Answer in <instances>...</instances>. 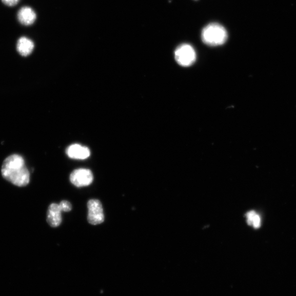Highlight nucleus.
I'll list each match as a JSON object with an SVG mask.
<instances>
[{
    "label": "nucleus",
    "instance_id": "f257e3e1",
    "mask_svg": "<svg viewBox=\"0 0 296 296\" xmlns=\"http://www.w3.org/2000/svg\"><path fill=\"white\" fill-rule=\"evenodd\" d=\"M2 173L6 180L18 187L27 186L30 182V174L25 160L18 154L11 155L5 160Z\"/></svg>",
    "mask_w": 296,
    "mask_h": 296
},
{
    "label": "nucleus",
    "instance_id": "f03ea898",
    "mask_svg": "<svg viewBox=\"0 0 296 296\" xmlns=\"http://www.w3.org/2000/svg\"><path fill=\"white\" fill-rule=\"evenodd\" d=\"M202 37L206 45L218 46L226 42L228 33L226 29L220 24L211 23L203 29Z\"/></svg>",
    "mask_w": 296,
    "mask_h": 296
},
{
    "label": "nucleus",
    "instance_id": "7ed1b4c3",
    "mask_svg": "<svg viewBox=\"0 0 296 296\" xmlns=\"http://www.w3.org/2000/svg\"><path fill=\"white\" fill-rule=\"evenodd\" d=\"M174 57L180 66L189 67L195 62L196 55L193 47L188 44H183L175 50Z\"/></svg>",
    "mask_w": 296,
    "mask_h": 296
},
{
    "label": "nucleus",
    "instance_id": "20e7f679",
    "mask_svg": "<svg viewBox=\"0 0 296 296\" xmlns=\"http://www.w3.org/2000/svg\"><path fill=\"white\" fill-rule=\"evenodd\" d=\"M88 221L92 225H97L105 221V214L101 203L98 200L91 199L87 203Z\"/></svg>",
    "mask_w": 296,
    "mask_h": 296
},
{
    "label": "nucleus",
    "instance_id": "39448f33",
    "mask_svg": "<svg viewBox=\"0 0 296 296\" xmlns=\"http://www.w3.org/2000/svg\"><path fill=\"white\" fill-rule=\"evenodd\" d=\"M70 180L71 183L77 187H86L92 183L93 175L89 169H79L71 173Z\"/></svg>",
    "mask_w": 296,
    "mask_h": 296
},
{
    "label": "nucleus",
    "instance_id": "423d86ee",
    "mask_svg": "<svg viewBox=\"0 0 296 296\" xmlns=\"http://www.w3.org/2000/svg\"><path fill=\"white\" fill-rule=\"evenodd\" d=\"M62 212L60 204L53 203L50 205L47 212V221L51 227L55 228L61 225Z\"/></svg>",
    "mask_w": 296,
    "mask_h": 296
},
{
    "label": "nucleus",
    "instance_id": "0eeeda50",
    "mask_svg": "<svg viewBox=\"0 0 296 296\" xmlns=\"http://www.w3.org/2000/svg\"><path fill=\"white\" fill-rule=\"evenodd\" d=\"M67 155L71 159L84 160L90 156L91 152L89 148L78 144L70 146L67 149Z\"/></svg>",
    "mask_w": 296,
    "mask_h": 296
},
{
    "label": "nucleus",
    "instance_id": "6e6552de",
    "mask_svg": "<svg viewBox=\"0 0 296 296\" xmlns=\"http://www.w3.org/2000/svg\"><path fill=\"white\" fill-rule=\"evenodd\" d=\"M36 19V13L31 7H23L18 11V19L24 26H29L33 25Z\"/></svg>",
    "mask_w": 296,
    "mask_h": 296
},
{
    "label": "nucleus",
    "instance_id": "1a4fd4ad",
    "mask_svg": "<svg viewBox=\"0 0 296 296\" xmlns=\"http://www.w3.org/2000/svg\"><path fill=\"white\" fill-rule=\"evenodd\" d=\"M34 44L30 39L26 37H21L17 44V50L18 53L24 57H26L33 52Z\"/></svg>",
    "mask_w": 296,
    "mask_h": 296
},
{
    "label": "nucleus",
    "instance_id": "9d476101",
    "mask_svg": "<svg viewBox=\"0 0 296 296\" xmlns=\"http://www.w3.org/2000/svg\"><path fill=\"white\" fill-rule=\"evenodd\" d=\"M247 223L255 228H259L261 225L260 216L253 211H250L246 214Z\"/></svg>",
    "mask_w": 296,
    "mask_h": 296
},
{
    "label": "nucleus",
    "instance_id": "9b49d317",
    "mask_svg": "<svg viewBox=\"0 0 296 296\" xmlns=\"http://www.w3.org/2000/svg\"><path fill=\"white\" fill-rule=\"evenodd\" d=\"M60 205L63 212H69L72 209L71 204L68 201H62L60 204Z\"/></svg>",
    "mask_w": 296,
    "mask_h": 296
},
{
    "label": "nucleus",
    "instance_id": "f8f14e48",
    "mask_svg": "<svg viewBox=\"0 0 296 296\" xmlns=\"http://www.w3.org/2000/svg\"><path fill=\"white\" fill-rule=\"evenodd\" d=\"M19 1L20 0H2L3 3L5 5L11 7L17 5Z\"/></svg>",
    "mask_w": 296,
    "mask_h": 296
}]
</instances>
